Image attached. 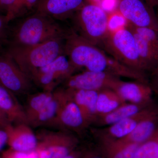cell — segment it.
Returning a JSON list of instances; mask_svg holds the SVG:
<instances>
[{"instance_id":"1","label":"cell","mask_w":158,"mask_h":158,"mask_svg":"<svg viewBox=\"0 0 158 158\" xmlns=\"http://www.w3.org/2000/svg\"><path fill=\"white\" fill-rule=\"evenodd\" d=\"M64 54L77 69L85 68L87 70L106 73L119 78L148 82L147 75L127 67L109 56L98 47L79 36L73 29L65 40Z\"/></svg>"},{"instance_id":"2","label":"cell","mask_w":158,"mask_h":158,"mask_svg":"<svg viewBox=\"0 0 158 158\" xmlns=\"http://www.w3.org/2000/svg\"><path fill=\"white\" fill-rule=\"evenodd\" d=\"M57 20L35 11L23 19L9 33V45L28 46L56 39H65L71 29Z\"/></svg>"},{"instance_id":"3","label":"cell","mask_w":158,"mask_h":158,"mask_svg":"<svg viewBox=\"0 0 158 158\" xmlns=\"http://www.w3.org/2000/svg\"><path fill=\"white\" fill-rule=\"evenodd\" d=\"M65 40H52L32 45H9L6 52L31 79L36 71L64 54Z\"/></svg>"},{"instance_id":"4","label":"cell","mask_w":158,"mask_h":158,"mask_svg":"<svg viewBox=\"0 0 158 158\" xmlns=\"http://www.w3.org/2000/svg\"><path fill=\"white\" fill-rule=\"evenodd\" d=\"M99 47L123 65L147 76L138 54L135 36L127 27L109 31Z\"/></svg>"},{"instance_id":"5","label":"cell","mask_w":158,"mask_h":158,"mask_svg":"<svg viewBox=\"0 0 158 158\" xmlns=\"http://www.w3.org/2000/svg\"><path fill=\"white\" fill-rule=\"evenodd\" d=\"M108 14L99 5L84 4L74 16V31L94 45L100 46L107 35Z\"/></svg>"},{"instance_id":"6","label":"cell","mask_w":158,"mask_h":158,"mask_svg":"<svg viewBox=\"0 0 158 158\" xmlns=\"http://www.w3.org/2000/svg\"><path fill=\"white\" fill-rule=\"evenodd\" d=\"M77 70L68 57L63 54L36 71L31 79L44 90L52 91L57 85L73 75Z\"/></svg>"},{"instance_id":"7","label":"cell","mask_w":158,"mask_h":158,"mask_svg":"<svg viewBox=\"0 0 158 158\" xmlns=\"http://www.w3.org/2000/svg\"><path fill=\"white\" fill-rule=\"evenodd\" d=\"M31 80L6 52L0 53V85L15 94L27 92Z\"/></svg>"},{"instance_id":"8","label":"cell","mask_w":158,"mask_h":158,"mask_svg":"<svg viewBox=\"0 0 158 158\" xmlns=\"http://www.w3.org/2000/svg\"><path fill=\"white\" fill-rule=\"evenodd\" d=\"M57 91L60 99V104L55 121L56 120L57 123L70 131L81 132L89 126L78 106L74 101L66 88Z\"/></svg>"},{"instance_id":"9","label":"cell","mask_w":158,"mask_h":158,"mask_svg":"<svg viewBox=\"0 0 158 158\" xmlns=\"http://www.w3.org/2000/svg\"><path fill=\"white\" fill-rule=\"evenodd\" d=\"M120 78L101 72L87 70L73 74L64 82L65 88L99 91L113 89Z\"/></svg>"},{"instance_id":"10","label":"cell","mask_w":158,"mask_h":158,"mask_svg":"<svg viewBox=\"0 0 158 158\" xmlns=\"http://www.w3.org/2000/svg\"><path fill=\"white\" fill-rule=\"evenodd\" d=\"M118 11L128 23L134 27L158 30L156 16L141 0H122L118 4Z\"/></svg>"},{"instance_id":"11","label":"cell","mask_w":158,"mask_h":158,"mask_svg":"<svg viewBox=\"0 0 158 158\" xmlns=\"http://www.w3.org/2000/svg\"><path fill=\"white\" fill-rule=\"evenodd\" d=\"M153 103L135 115L123 119L109 126L92 129V134L98 140H116L126 137L135 128L138 123L147 115Z\"/></svg>"},{"instance_id":"12","label":"cell","mask_w":158,"mask_h":158,"mask_svg":"<svg viewBox=\"0 0 158 158\" xmlns=\"http://www.w3.org/2000/svg\"><path fill=\"white\" fill-rule=\"evenodd\" d=\"M112 90L127 103L148 106L154 102L153 90L150 85L146 83L138 81L125 82L120 79Z\"/></svg>"},{"instance_id":"13","label":"cell","mask_w":158,"mask_h":158,"mask_svg":"<svg viewBox=\"0 0 158 158\" xmlns=\"http://www.w3.org/2000/svg\"><path fill=\"white\" fill-rule=\"evenodd\" d=\"M84 5V0H39L35 9L57 20L63 21Z\"/></svg>"},{"instance_id":"14","label":"cell","mask_w":158,"mask_h":158,"mask_svg":"<svg viewBox=\"0 0 158 158\" xmlns=\"http://www.w3.org/2000/svg\"><path fill=\"white\" fill-rule=\"evenodd\" d=\"M78 141L69 133H51L44 136L38 145L45 148L52 158H64L75 150Z\"/></svg>"},{"instance_id":"15","label":"cell","mask_w":158,"mask_h":158,"mask_svg":"<svg viewBox=\"0 0 158 158\" xmlns=\"http://www.w3.org/2000/svg\"><path fill=\"white\" fill-rule=\"evenodd\" d=\"M8 134V144L11 149L20 152L35 150L38 141L27 124L11 125L6 129Z\"/></svg>"},{"instance_id":"16","label":"cell","mask_w":158,"mask_h":158,"mask_svg":"<svg viewBox=\"0 0 158 158\" xmlns=\"http://www.w3.org/2000/svg\"><path fill=\"white\" fill-rule=\"evenodd\" d=\"M158 129V105L154 103L149 112L129 135L118 140L141 144L150 139Z\"/></svg>"},{"instance_id":"17","label":"cell","mask_w":158,"mask_h":158,"mask_svg":"<svg viewBox=\"0 0 158 158\" xmlns=\"http://www.w3.org/2000/svg\"><path fill=\"white\" fill-rule=\"evenodd\" d=\"M78 106L88 126L92 125L97 117V103L99 91L65 88Z\"/></svg>"},{"instance_id":"18","label":"cell","mask_w":158,"mask_h":158,"mask_svg":"<svg viewBox=\"0 0 158 158\" xmlns=\"http://www.w3.org/2000/svg\"><path fill=\"white\" fill-rule=\"evenodd\" d=\"M0 109L11 124H28L25 110L13 93L0 85Z\"/></svg>"},{"instance_id":"19","label":"cell","mask_w":158,"mask_h":158,"mask_svg":"<svg viewBox=\"0 0 158 158\" xmlns=\"http://www.w3.org/2000/svg\"><path fill=\"white\" fill-rule=\"evenodd\" d=\"M150 105L144 106L126 103L110 113L97 116L92 125L97 128L109 126L135 115Z\"/></svg>"},{"instance_id":"20","label":"cell","mask_w":158,"mask_h":158,"mask_svg":"<svg viewBox=\"0 0 158 158\" xmlns=\"http://www.w3.org/2000/svg\"><path fill=\"white\" fill-rule=\"evenodd\" d=\"M100 151L106 158H134L140 144L119 140H99Z\"/></svg>"},{"instance_id":"21","label":"cell","mask_w":158,"mask_h":158,"mask_svg":"<svg viewBox=\"0 0 158 158\" xmlns=\"http://www.w3.org/2000/svg\"><path fill=\"white\" fill-rule=\"evenodd\" d=\"M131 31L135 36L138 54L144 71L147 74L148 73H151L158 65V51L138 34Z\"/></svg>"},{"instance_id":"22","label":"cell","mask_w":158,"mask_h":158,"mask_svg":"<svg viewBox=\"0 0 158 158\" xmlns=\"http://www.w3.org/2000/svg\"><path fill=\"white\" fill-rule=\"evenodd\" d=\"M126 103L112 89L99 90L97 103V117L110 113Z\"/></svg>"},{"instance_id":"23","label":"cell","mask_w":158,"mask_h":158,"mask_svg":"<svg viewBox=\"0 0 158 158\" xmlns=\"http://www.w3.org/2000/svg\"><path fill=\"white\" fill-rule=\"evenodd\" d=\"M60 104L58 91L54 93L53 98L29 121L28 124L34 126L42 125L55 121Z\"/></svg>"},{"instance_id":"24","label":"cell","mask_w":158,"mask_h":158,"mask_svg":"<svg viewBox=\"0 0 158 158\" xmlns=\"http://www.w3.org/2000/svg\"><path fill=\"white\" fill-rule=\"evenodd\" d=\"M53 96L54 93L52 91L45 90L44 92L37 94L31 97L25 110L28 123L31 118L50 101Z\"/></svg>"},{"instance_id":"25","label":"cell","mask_w":158,"mask_h":158,"mask_svg":"<svg viewBox=\"0 0 158 158\" xmlns=\"http://www.w3.org/2000/svg\"><path fill=\"white\" fill-rule=\"evenodd\" d=\"M39 0H15L6 12L7 20L10 23L17 18L21 17L34 8L36 9Z\"/></svg>"},{"instance_id":"26","label":"cell","mask_w":158,"mask_h":158,"mask_svg":"<svg viewBox=\"0 0 158 158\" xmlns=\"http://www.w3.org/2000/svg\"><path fill=\"white\" fill-rule=\"evenodd\" d=\"M134 158H158V129L151 138L139 145Z\"/></svg>"},{"instance_id":"27","label":"cell","mask_w":158,"mask_h":158,"mask_svg":"<svg viewBox=\"0 0 158 158\" xmlns=\"http://www.w3.org/2000/svg\"><path fill=\"white\" fill-rule=\"evenodd\" d=\"M128 28L135 32L158 51V30L148 27H137L128 23Z\"/></svg>"},{"instance_id":"28","label":"cell","mask_w":158,"mask_h":158,"mask_svg":"<svg viewBox=\"0 0 158 158\" xmlns=\"http://www.w3.org/2000/svg\"><path fill=\"white\" fill-rule=\"evenodd\" d=\"M128 22L118 11L108 14V27L109 31L112 32L126 27Z\"/></svg>"},{"instance_id":"29","label":"cell","mask_w":158,"mask_h":158,"mask_svg":"<svg viewBox=\"0 0 158 158\" xmlns=\"http://www.w3.org/2000/svg\"><path fill=\"white\" fill-rule=\"evenodd\" d=\"M9 23L6 15L0 13V52L2 50L3 46L9 42L10 33Z\"/></svg>"},{"instance_id":"30","label":"cell","mask_w":158,"mask_h":158,"mask_svg":"<svg viewBox=\"0 0 158 158\" xmlns=\"http://www.w3.org/2000/svg\"><path fill=\"white\" fill-rule=\"evenodd\" d=\"M3 158H38V156L36 150L25 152L10 149L3 153Z\"/></svg>"},{"instance_id":"31","label":"cell","mask_w":158,"mask_h":158,"mask_svg":"<svg viewBox=\"0 0 158 158\" xmlns=\"http://www.w3.org/2000/svg\"><path fill=\"white\" fill-rule=\"evenodd\" d=\"M118 5V0H102L99 6L107 13H112L115 11Z\"/></svg>"},{"instance_id":"32","label":"cell","mask_w":158,"mask_h":158,"mask_svg":"<svg viewBox=\"0 0 158 158\" xmlns=\"http://www.w3.org/2000/svg\"><path fill=\"white\" fill-rule=\"evenodd\" d=\"M149 85L152 88L153 90L158 94V65L150 73Z\"/></svg>"},{"instance_id":"33","label":"cell","mask_w":158,"mask_h":158,"mask_svg":"<svg viewBox=\"0 0 158 158\" xmlns=\"http://www.w3.org/2000/svg\"><path fill=\"white\" fill-rule=\"evenodd\" d=\"M12 125L4 112L0 109V129H6L9 126Z\"/></svg>"},{"instance_id":"34","label":"cell","mask_w":158,"mask_h":158,"mask_svg":"<svg viewBox=\"0 0 158 158\" xmlns=\"http://www.w3.org/2000/svg\"><path fill=\"white\" fill-rule=\"evenodd\" d=\"M8 134L6 129H0V151L8 143Z\"/></svg>"},{"instance_id":"35","label":"cell","mask_w":158,"mask_h":158,"mask_svg":"<svg viewBox=\"0 0 158 158\" xmlns=\"http://www.w3.org/2000/svg\"><path fill=\"white\" fill-rule=\"evenodd\" d=\"M15 0H0V11L6 13L7 12ZM5 14V15H6Z\"/></svg>"},{"instance_id":"36","label":"cell","mask_w":158,"mask_h":158,"mask_svg":"<svg viewBox=\"0 0 158 158\" xmlns=\"http://www.w3.org/2000/svg\"><path fill=\"white\" fill-rule=\"evenodd\" d=\"M82 158H106L100 152L90 151L82 156Z\"/></svg>"},{"instance_id":"37","label":"cell","mask_w":158,"mask_h":158,"mask_svg":"<svg viewBox=\"0 0 158 158\" xmlns=\"http://www.w3.org/2000/svg\"><path fill=\"white\" fill-rule=\"evenodd\" d=\"M82 156L81 152L74 150L64 158H82Z\"/></svg>"},{"instance_id":"38","label":"cell","mask_w":158,"mask_h":158,"mask_svg":"<svg viewBox=\"0 0 158 158\" xmlns=\"http://www.w3.org/2000/svg\"><path fill=\"white\" fill-rule=\"evenodd\" d=\"M90 4H95V5H98L102 0H88Z\"/></svg>"},{"instance_id":"39","label":"cell","mask_w":158,"mask_h":158,"mask_svg":"<svg viewBox=\"0 0 158 158\" xmlns=\"http://www.w3.org/2000/svg\"><path fill=\"white\" fill-rule=\"evenodd\" d=\"M150 1H153V2H158V0H150Z\"/></svg>"},{"instance_id":"40","label":"cell","mask_w":158,"mask_h":158,"mask_svg":"<svg viewBox=\"0 0 158 158\" xmlns=\"http://www.w3.org/2000/svg\"><path fill=\"white\" fill-rule=\"evenodd\" d=\"M156 17H157V19L158 23V14L157 15V16H156Z\"/></svg>"}]
</instances>
